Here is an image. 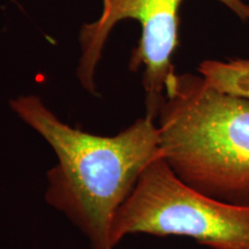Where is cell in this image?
<instances>
[{
    "mask_svg": "<svg viewBox=\"0 0 249 249\" xmlns=\"http://www.w3.org/2000/svg\"><path fill=\"white\" fill-rule=\"evenodd\" d=\"M17 116L57 156L46 173L44 198L85 235L91 249H117L111 229L117 211L149 164L163 157L156 120L142 117L113 136L64 123L36 95L12 99Z\"/></svg>",
    "mask_w": 249,
    "mask_h": 249,
    "instance_id": "6da1fadb",
    "label": "cell"
},
{
    "mask_svg": "<svg viewBox=\"0 0 249 249\" xmlns=\"http://www.w3.org/2000/svg\"><path fill=\"white\" fill-rule=\"evenodd\" d=\"M163 158L202 194L249 207V98L202 76L176 74L158 112Z\"/></svg>",
    "mask_w": 249,
    "mask_h": 249,
    "instance_id": "7a4b0ae2",
    "label": "cell"
},
{
    "mask_svg": "<svg viewBox=\"0 0 249 249\" xmlns=\"http://www.w3.org/2000/svg\"><path fill=\"white\" fill-rule=\"evenodd\" d=\"M130 234L187 236L211 249H249V207L195 191L160 157L143 171L114 217L112 245L118 247Z\"/></svg>",
    "mask_w": 249,
    "mask_h": 249,
    "instance_id": "3957f363",
    "label": "cell"
},
{
    "mask_svg": "<svg viewBox=\"0 0 249 249\" xmlns=\"http://www.w3.org/2000/svg\"><path fill=\"white\" fill-rule=\"evenodd\" d=\"M183 0H102L98 18L80 29V59L76 75L82 88L97 95L96 71L114 26L136 20L141 37L133 49L129 70H142L145 114L157 119L170 81L176 76L172 58L179 45V9ZM236 17L249 21V5L244 0H217Z\"/></svg>",
    "mask_w": 249,
    "mask_h": 249,
    "instance_id": "277c9868",
    "label": "cell"
},
{
    "mask_svg": "<svg viewBox=\"0 0 249 249\" xmlns=\"http://www.w3.org/2000/svg\"><path fill=\"white\" fill-rule=\"evenodd\" d=\"M197 71L216 88L249 98V59H210L202 61Z\"/></svg>",
    "mask_w": 249,
    "mask_h": 249,
    "instance_id": "5b68a950",
    "label": "cell"
}]
</instances>
